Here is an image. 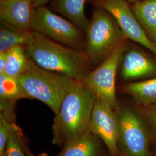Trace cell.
I'll list each match as a JSON object with an SVG mask.
<instances>
[{"label":"cell","mask_w":156,"mask_h":156,"mask_svg":"<svg viewBox=\"0 0 156 156\" xmlns=\"http://www.w3.org/2000/svg\"><path fill=\"white\" fill-rule=\"evenodd\" d=\"M97 98L82 82L69 78L52 125L53 144L62 147L87 129Z\"/></svg>","instance_id":"1"},{"label":"cell","mask_w":156,"mask_h":156,"mask_svg":"<svg viewBox=\"0 0 156 156\" xmlns=\"http://www.w3.org/2000/svg\"><path fill=\"white\" fill-rule=\"evenodd\" d=\"M24 48L39 67L73 80L82 82L91 71V62L84 50L62 45L34 31Z\"/></svg>","instance_id":"2"},{"label":"cell","mask_w":156,"mask_h":156,"mask_svg":"<svg viewBox=\"0 0 156 156\" xmlns=\"http://www.w3.org/2000/svg\"><path fill=\"white\" fill-rule=\"evenodd\" d=\"M26 98L44 102L56 115L67 93L69 78L38 66L30 58L26 70L17 78Z\"/></svg>","instance_id":"3"},{"label":"cell","mask_w":156,"mask_h":156,"mask_svg":"<svg viewBox=\"0 0 156 156\" xmlns=\"http://www.w3.org/2000/svg\"><path fill=\"white\" fill-rule=\"evenodd\" d=\"M126 39L113 17L96 8L85 32L84 51L91 64H101Z\"/></svg>","instance_id":"4"},{"label":"cell","mask_w":156,"mask_h":156,"mask_svg":"<svg viewBox=\"0 0 156 156\" xmlns=\"http://www.w3.org/2000/svg\"><path fill=\"white\" fill-rule=\"evenodd\" d=\"M119 121L118 147L122 156H151V136L144 117L134 109L116 111Z\"/></svg>","instance_id":"5"},{"label":"cell","mask_w":156,"mask_h":156,"mask_svg":"<svg viewBox=\"0 0 156 156\" xmlns=\"http://www.w3.org/2000/svg\"><path fill=\"white\" fill-rule=\"evenodd\" d=\"M31 30L49 39L78 50H84L85 33L75 24L45 6L35 8Z\"/></svg>","instance_id":"6"},{"label":"cell","mask_w":156,"mask_h":156,"mask_svg":"<svg viewBox=\"0 0 156 156\" xmlns=\"http://www.w3.org/2000/svg\"><path fill=\"white\" fill-rule=\"evenodd\" d=\"M126 50V43L124 40L82 82L97 98L103 101L115 111L120 107L116 94V73Z\"/></svg>","instance_id":"7"},{"label":"cell","mask_w":156,"mask_h":156,"mask_svg":"<svg viewBox=\"0 0 156 156\" xmlns=\"http://www.w3.org/2000/svg\"><path fill=\"white\" fill-rule=\"evenodd\" d=\"M96 8L108 12L116 22L127 39L140 44L156 55V44L148 37L126 0H87Z\"/></svg>","instance_id":"8"},{"label":"cell","mask_w":156,"mask_h":156,"mask_svg":"<svg viewBox=\"0 0 156 156\" xmlns=\"http://www.w3.org/2000/svg\"><path fill=\"white\" fill-rule=\"evenodd\" d=\"M119 129L116 111L103 101L97 98L88 129L103 142L109 155H120L118 147Z\"/></svg>","instance_id":"9"},{"label":"cell","mask_w":156,"mask_h":156,"mask_svg":"<svg viewBox=\"0 0 156 156\" xmlns=\"http://www.w3.org/2000/svg\"><path fill=\"white\" fill-rule=\"evenodd\" d=\"M35 8L33 0H5L0 2L1 22L26 31H31Z\"/></svg>","instance_id":"10"},{"label":"cell","mask_w":156,"mask_h":156,"mask_svg":"<svg viewBox=\"0 0 156 156\" xmlns=\"http://www.w3.org/2000/svg\"><path fill=\"white\" fill-rule=\"evenodd\" d=\"M121 75L126 80L155 76L156 63L138 50H129L123 57Z\"/></svg>","instance_id":"11"},{"label":"cell","mask_w":156,"mask_h":156,"mask_svg":"<svg viewBox=\"0 0 156 156\" xmlns=\"http://www.w3.org/2000/svg\"><path fill=\"white\" fill-rule=\"evenodd\" d=\"M26 97L17 79L0 74V113L15 123V105L17 100Z\"/></svg>","instance_id":"12"},{"label":"cell","mask_w":156,"mask_h":156,"mask_svg":"<svg viewBox=\"0 0 156 156\" xmlns=\"http://www.w3.org/2000/svg\"><path fill=\"white\" fill-rule=\"evenodd\" d=\"M101 140L87 129L78 139L63 146L56 156H103Z\"/></svg>","instance_id":"13"},{"label":"cell","mask_w":156,"mask_h":156,"mask_svg":"<svg viewBox=\"0 0 156 156\" xmlns=\"http://www.w3.org/2000/svg\"><path fill=\"white\" fill-rule=\"evenodd\" d=\"M87 0H53L51 7L54 11L67 17L84 33L89 24L84 6Z\"/></svg>","instance_id":"14"},{"label":"cell","mask_w":156,"mask_h":156,"mask_svg":"<svg viewBox=\"0 0 156 156\" xmlns=\"http://www.w3.org/2000/svg\"><path fill=\"white\" fill-rule=\"evenodd\" d=\"M134 15L150 39L156 42V0H139L132 7Z\"/></svg>","instance_id":"15"},{"label":"cell","mask_w":156,"mask_h":156,"mask_svg":"<svg viewBox=\"0 0 156 156\" xmlns=\"http://www.w3.org/2000/svg\"><path fill=\"white\" fill-rule=\"evenodd\" d=\"M123 90L140 105L149 106L156 104V77L127 84Z\"/></svg>","instance_id":"16"},{"label":"cell","mask_w":156,"mask_h":156,"mask_svg":"<svg viewBox=\"0 0 156 156\" xmlns=\"http://www.w3.org/2000/svg\"><path fill=\"white\" fill-rule=\"evenodd\" d=\"M33 31H26L1 22L0 52L6 51L16 45L26 46L32 37Z\"/></svg>","instance_id":"17"},{"label":"cell","mask_w":156,"mask_h":156,"mask_svg":"<svg viewBox=\"0 0 156 156\" xmlns=\"http://www.w3.org/2000/svg\"><path fill=\"white\" fill-rule=\"evenodd\" d=\"M7 51V58L3 73L8 76L17 78L27 68L30 61L24 46L16 45Z\"/></svg>","instance_id":"18"},{"label":"cell","mask_w":156,"mask_h":156,"mask_svg":"<svg viewBox=\"0 0 156 156\" xmlns=\"http://www.w3.org/2000/svg\"><path fill=\"white\" fill-rule=\"evenodd\" d=\"M20 129L16 123L9 121L0 113V155L5 153L10 137Z\"/></svg>","instance_id":"19"},{"label":"cell","mask_w":156,"mask_h":156,"mask_svg":"<svg viewBox=\"0 0 156 156\" xmlns=\"http://www.w3.org/2000/svg\"><path fill=\"white\" fill-rule=\"evenodd\" d=\"M23 138L20 129L13 134L6 146L5 153L3 154L4 156H26L23 146Z\"/></svg>","instance_id":"20"},{"label":"cell","mask_w":156,"mask_h":156,"mask_svg":"<svg viewBox=\"0 0 156 156\" xmlns=\"http://www.w3.org/2000/svg\"><path fill=\"white\" fill-rule=\"evenodd\" d=\"M147 126L151 140L156 142V107L150 108L144 117Z\"/></svg>","instance_id":"21"},{"label":"cell","mask_w":156,"mask_h":156,"mask_svg":"<svg viewBox=\"0 0 156 156\" xmlns=\"http://www.w3.org/2000/svg\"><path fill=\"white\" fill-rule=\"evenodd\" d=\"M7 51L0 52V74L4 73L6 62Z\"/></svg>","instance_id":"22"},{"label":"cell","mask_w":156,"mask_h":156,"mask_svg":"<svg viewBox=\"0 0 156 156\" xmlns=\"http://www.w3.org/2000/svg\"><path fill=\"white\" fill-rule=\"evenodd\" d=\"M34 6L35 8H38L46 5L49 0H33Z\"/></svg>","instance_id":"23"},{"label":"cell","mask_w":156,"mask_h":156,"mask_svg":"<svg viewBox=\"0 0 156 156\" xmlns=\"http://www.w3.org/2000/svg\"><path fill=\"white\" fill-rule=\"evenodd\" d=\"M22 144L23 148H24V151H25V152H26V156H36L33 153H32V151H30V149L28 148V146H27L26 142H25L24 137H23V138L22 140Z\"/></svg>","instance_id":"24"},{"label":"cell","mask_w":156,"mask_h":156,"mask_svg":"<svg viewBox=\"0 0 156 156\" xmlns=\"http://www.w3.org/2000/svg\"><path fill=\"white\" fill-rule=\"evenodd\" d=\"M128 2H131V3H135L137 1H138L139 0H126Z\"/></svg>","instance_id":"25"},{"label":"cell","mask_w":156,"mask_h":156,"mask_svg":"<svg viewBox=\"0 0 156 156\" xmlns=\"http://www.w3.org/2000/svg\"><path fill=\"white\" fill-rule=\"evenodd\" d=\"M5 1V0H0V2H2V1Z\"/></svg>","instance_id":"26"},{"label":"cell","mask_w":156,"mask_h":156,"mask_svg":"<svg viewBox=\"0 0 156 156\" xmlns=\"http://www.w3.org/2000/svg\"><path fill=\"white\" fill-rule=\"evenodd\" d=\"M109 156H120V155H119V156H111V155H109Z\"/></svg>","instance_id":"27"},{"label":"cell","mask_w":156,"mask_h":156,"mask_svg":"<svg viewBox=\"0 0 156 156\" xmlns=\"http://www.w3.org/2000/svg\"><path fill=\"white\" fill-rule=\"evenodd\" d=\"M0 156H4V154H1Z\"/></svg>","instance_id":"28"},{"label":"cell","mask_w":156,"mask_h":156,"mask_svg":"<svg viewBox=\"0 0 156 156\" xmlns=\"http://www.w3.org/2000/svg\"></svg>","instance_id":"29"}]
</instances>
